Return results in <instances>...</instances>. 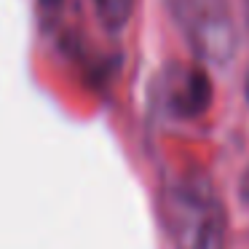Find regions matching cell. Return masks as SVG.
I'll return each mask as SVG.
<instances>
[{
	"label": "cell",
	"instance_id": "6da1fadb",
	"mask_svg": "<svg viewBox=\"0 0 249 249\" xmlns=\"http://www.w3.org/2000/svg\"><path fill=\"white\" fill-rule=\"evenodd\" d=\"M163 220L174 249H228V214L206 174L188 172L169 179Z\"/></svg>",
	"mask_w": 249,
	"mask_h": 249
},
{
	"label": "cell",
	"instance_id": "7a4b0ae2",
	"mask_svg": "<svg viewBox=\"0 0 249 249\" xmlns=\"http://www.w3.org/2000/svg\"><path fill=\"white\" fill-rule=\"evenodd\" d=\"M190 51L209 65H228L238 49V30L228 0H163Z\"/></svg>",
	"mask_w": 249,
	"mask_h": 249
},
{
	"label": "cell",
	"instance_id": "3957f363",
	"mask_svg": "<svg viewBox=\"0 0 249 249\" xmlns=\"http://www.w3.org/2000/svg\"><path fill=\"white\" fill-rule=\"evenodd\" d=\"M169 102L179 115H198L212 102V81L204 70H174L169 81Z\"/></svg>",
	"mask_w": 249,
	"mask_h": 249
},
{
	"label": "cell",
	"instance_id": "277c9868",
	"mask_svg": "<svg viewBox=\"0 0 249 249\" xmlns=\"http://www.w3.org/2000/svg\"><path fill=\"white\" fill-rule=\"evenodd\" d=\"M91 3L97 19L110 33H121L134 14V0H91Z\"/></svg>",
	"mask_w": 249,
	"mask_h": 249
},
{
	"label": "cell",
	"instance_id": "5b68a950",
	"mask_svg": "<svg viewBox=\"0 0 249 249\" xmlns=\"http://www.w3.org/2000/svg\"><path fill=\"white\" fill-rule=\"evenodd\" d=\"M62 3H65V0H40V8H43V11H56Z\"/></svg>",
	"mask_w": 249,
	"mask_h": 249
}]
</instances>
